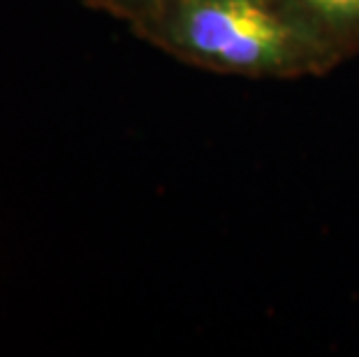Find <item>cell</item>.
Instances as JSON below:
<instances>
[{
    "label": "cell",
    "mask_w": 359,
    "mask_h": 357,
    "mask_svg": "<svg viewBox=\"0 0 359 357\" xmlns=\"http://www.w3.org/2000/svg\"><path fill=\"white\" fill-rule=\"evenodd\" d=\"M90 7L102 10L111 17L126 19L133 24V28L142 21L151 19L154 14H158L170 0H86Z\"/></svg>",
    "instance_id": "3957f363"
},
{
    "label": "cell",
    "mask_w": 359,
    "mask_h": 357,
    "mask_svg": "<svg viewBox=\"0 0 359 357\" xmlns=\"http://www.w3.org/2000/svg\"><path fill=\"white\" fill-rule=\"evenodd\" d=\"M297 19L339 54L359 40V0H280Z\"/></svg>",
    "instance_id": "7a4b0ae2"
},
{
    "label": "cell",
    "mask_w": 359,
    "mask_h": 357,
    "mask_svg": "<svg viewBox=\"0 0 359 357\" xmlns=\"http://www.w3.org/2000/svg\"><path fill=\"white\" fill-rule=\"evenodd\" d=\"M135 30L188 63L250 77L320 72L339 56L280 0H170Z\"/></svg>",
    "instance_id": "6da1fadb"
}]
</instances>
